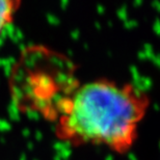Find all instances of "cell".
I'll list each match as a JSON object with an SVG mask.
<instances>
[{
    "instance_id": "1",
    "label": "cell",
    "mask_w": 160,
    "mask_h": 160,
    "mask_svg": "<svg viewBox=\"0 0 160 160\" xmlns=\"http://www.w3.org/2000/svg\"><path fill=\"white\" fill-rule=\"evenodd\" d=\"M142 108L127 89L106 82H89L79 88L63 127L67 134L84 142L112 147L129 145Z\"/></svg>"
},
{
    "instance_id": "2",
    "label": "cell",
    "mask_w": 160,
    "mask_h": 160,
    "mask_svg": "<svg viewBox=\"0 0 160 160\" xmlns=\"http://www.w3.org/2000/svg\"><path fill=\"white\" fill-rule=\"evenodd\" d=\"M32 79L37 95L50 98V96L54 92V83L52 78L46 74H39L36 77H32Z\"/></svg>"
},
{
    "instance_id": "3",
    "label": "cell",
    "mask_w": 160,
    "mask_h": 160,
    "mask_svg": "<svg viewBox=\"0 0 160 160\" xmlns=\"http://www.w3.org/2000/svg\"><path fill=\"white\" fill-rule=\"evenodd\" d=\"M15 2L0 0V30L6 22L9 21L15 11Z\"/></svg>"
},
{
    "instance_id": "4",
    "label": "cell",
    "mask_w": 160,
    "mask_h": 160,
    "mask_svg": "<svg viewBox=\"0 0 160 160\" xmlns=\"http://www.w3.org/2000/svg\"><path fill=\"white\" fill-rule=\"evenodd\" d=\"M132 86L134 88H137L138 91H140L142 94L149 92L153 86V80L148 77V76H140L139 79L132 81Z\"/></svg>"
},
{
    "instance_id": "5",
    "label": "cell",
    "mask_w": 160,
    "mask_h": 160,
    "mask_svg": "<svg viewBox=\"0 0 160 160\" xmlns=\"http://www.w3.org/2000/svg\"><path fill=\"white\" fill-rule=\"evenodd\" d=\"M33 105L36 106V109L38 111H44L47 109L48 107L52 106L51 104V101H50V98H47V97H43V96H39L37 95L36 99L33 100Z\"/></svg>"
},
{
    "instance_id": "6",
    "label": "cell",
    "mask_w": 160,
    "mask_h": 160,
    "mask_svg": "<svg viewBox=\"0 0 160 160\" xmlns=\"http://www.w3.org/2000/svg\"><path fill=\"white\" fill-rule=\"evenodd\" d=\"M54 108L57 112H60L63 116H69L72 110V100L68 98H63L62 102L57 104Z\"/></svg>"
},
{
    "instance_id": "7",
    "label": "cell",
    "mask_w": 160,
    "mask_h": 160,
    "mask_svg": "<svg viewBox=\"0 0 160 160\" xmlns=\"http://www.w3.org/2000/svg\"><path fill=\"white\" fill-rule=\"evenodd\" d=\"M8 118L12 121L14 122L20 121L21 117H20V107H19V104H17L14 101H11V103L8 106Z\"/></svg>"
},
{
    "instance_id": "8",
    "label": "cell",
    "mask_w": 160,
    "mask_h": 160,
    "mask_svg": "<svg viewBox=\"0 0 160 160\" xmlns=\"http://www.w3.org/2000/svg\"><path fill=\"white\" fill-rule=\"evenodd\" d=\"M16 28L17 27L15 26L12 21L6 22V23L2 26L1 30H0V37H1L3 40H6L8 38L11 39V38L14 36Z\"/></svg>"
},
{
    "instance_id": "9",
    "label": "cell",
    "mask_w": 160,
    "mask_h": 160,
    "mask_svg": "<svg viewBox=\"0 0 160 160\" xmlns=\"http://www.w3.org/2000/svg\"><path fill=\"white\" fill-rule=\"evenodd\" d=\"M12 101L16 102V103L19 105H20L25 99V95H24L23 91H22L21 86H19L17 84H14L12 86Z\"/></svg>"
},
{
    "instance_id": "10",
    "label": "cell",
    "mask_w": 160,
    "mask_h": 160,
    "mask_svg": "<svg viewBox=\"0 0 160 160\" xmlns=\"http://www.w3.org/2000/svg\"><path fill=\"white\" fill-rule=\"evenodd\" d=\"M12 79H14L15 82L17 83H23L25 78L27 76V70L24 68V67H21L19 66L16 68L14 74L12 75Z\"/></svg>"
},
{
    "instance_id": "11",
    "label": "cell",
    "mask_w": 160,
    "mask_h": 160,
    "mask_svg": "<svg viewBox=\"0 0 160 160\" xmlns=\"http://www.w3.org/2000/svg\"><path fill=\"white\" fill-rule=\"evenodd\" d=\"M70 76H71V74H69L68 72L59 71V72L56 73L55 76H54V82L56 83V85H58L62 88L63 86L67 84Z\"/></svg>"
},
{
    "instance_id": "12",
    "label": "cell",
    "mask_w": 160,
    "mask_h": 160,
    "mask_svg": "<svg viewBox=\"0 0 160 160\" xmlns=\"http://www.w3.org/2000/svg\"><path fill=\"white\" fill-rule=\"evenodd\" d=\"M49 60H50V62L52 63L54 67H56V68H59L60 71L67 72L66 65H65L66 58H60V57L57 56V55H52L49 58Z\"/></svg>"
},
{
    "instance_id": "13",
    "label": "cell",
    "mask_w": 160,
    "mask_h": 160,
    "mask_svg": "<svg viewBox=\"0 0 160 160\" xmlns=\"http://www.w3.org/2000/svg\"><path fill=\"white\" fill-rule=\"evenodd\" d=\"M53 150L55 151V153H59L62 152V150H66V149H72V142L70 140H65V142H55L53 143L52 146Z\"/></svg>"
},
{
    "instance_id": "14",
    "label": "cell",
    "mask_w": 160,
    "mask_h": 160,
    "mask_svg": "<svg viewBox=\"0 0 160 160\" xmlns=\"http://www.w3.org/2000/svg\"><path fill=\"white\" fill-rule=\"evenodd\" d=\"M25 113H26V117L28 119L31 121H40L42 118V114L40 111H38L36 108H31L30 106H26Z\"/></svg>"
},
{
    "instance_id": "15",
    "label": "cell",
    "mask_w": 160,
    "mask_h": 160,
    "mask_svg": "<svg viewBox=\"0 0 160 160\" xmlns=\"http://www.w3.org/2000/svg\"><path fill=\"white\" fill-rule=\"evenodd\" d=\"M117 16H118V18L121 19V20L123 21V22L128 20L129 17H128V8H127V5L124 4V5H122L121 8H118Z\"/></svg>"
},
{
    "instance_id": "16",
    "label": "cell",
    "mask_w": 160,
    "mask_h": 160,
    "mask_svg": "<svg viewBox=\"0 0 160 160\" xmlns=\"http://www.w3.org/2000/svg\"><path fill=\"white\" fill-rule=\"evenodd\" d=\"M142 51L143 53L146 54L147 56V59H151L153 56L155 55V52H154V48H153V46L151 44L149 43H146L143 44V48H142Z\"/></svg>"
},
{
    "instance_id": "17",
    "label": "cell",
    "mask_w": 160,
    "mask_h": 160,
    "mask_svg": "<svg viewBox=\"0 0 160 160\" xmlns=\"http://www.w3.org/2000/svg\"><path fill=\"white\" fill-rule=\"evenodd\" d=\"M23 39H24L23 31H22L20 28H16L14 36L11 38L12 42H14L15 44H19V43H21V42L23 41Z\"/></svg>"
},
{
    "instance_id": "18",
    "label": "cell",
    "mask_w": 160,
    "mask_h": 160,
    "mask_svg": "<svg viewBox=\"0 0 160 160\" xmlns=\"http://www.w3.org/2000/svg\"><path fill=\"white\" fill-rule=\"evenodd\" d=\"M63 98H65V97H63L62 94H60V92H54L53 94L50 96L51 104L54 105V106H56L57 104L62 102V100Z\"/></svg>"
},
{
    "instance_id": "19",
    "label": "cell",
    "mask_w": 160,
    "mask_h": 160,
    "mask_svg": "<svg viewBox=\"0 0 160 160\" xmlns=\"http://www.w3.org/2000/svg\"><path fill=\"white\" fill-rule=\"evenodd\" d=\"M46 19H47L48 23L50 25H52V26H58L60 24V20L58 19V17H56V16L53 14H47Z\"/></svg>"
},
{
    "instance_id": "20",
    "label": "cell",
    "mask_w": 160,
    "mask_h": 160,
    "mask_svg": "<svg viewBox=\"0 0 160 160\" xmlns=\"http://www.w3.org/2000/svg\"><path fill=\"white\" fill-rule=\"evenodd\" d=\"M129 71H130V74H131V77H132V81H135V80L139 79V77L142 76V74H140L139 70L137 69L136 66H130L129 68Z\"/></svg>"
},
{
    "instance_id": "21",
    "label": "cell",
    "mask_w": 160,
    "mask_h": 160,
    "mask_svg": "<svg viewBox=\"0 0 160 160\" xmlns=\"http://www.w3.org/2000/svg\"><path fill=\"white\" fill-rule=\"evenodd\" d=\"M12 130V125L4 119H0V132H8Z\"/></svg>"
},
{
    "instance_id": "22",
    "label": "cell",
    "mask_w": 160,
    "mask_h": 160,
    "mask_svg": "<svg viewBox=\"0 0 160 160\" xmlns=\"http://www.w3.org/2000/svg\"><path fill=\"white\" fill-rule=\"evenodd\" d=\"M55 154L59 155V157L62 158V160H69L72 156V149H66L62 150V152L55 153Z\"/></svg>"
},
{
    "instance_id": "23",
    "label": "cell",
    "mask_w": 160,
    "mask_h": 160,
    "mask_svg": "<svg viewBox=\"0 0 160 160\" xmlns=\"http://www.w3.org/2000/svg\"><path fill=\"white\" fill-rule=\"evenodd\" d=\"M138 26V22L136 20H132V19H128L124 22V27L126 28V29H133V28H135Z\"/></svg>"
},
{
    "instance_id": "24",
    "label": "cell",
    "mask_w": 160,
    "mask_h": 160,
    "mask_svg": "<svg viewBox=\"0 0 160 160\" xmlns=\"http://www.w3.org/2000/svg\"><path fill=\"white\" fill-rule=\"evenodd\" d=\"M44 112H45V116H46L48 119L54 120V119H55V117H56L57 111L55 110V108H54V107L50 106V107H48L47 109L44 111Z\"/></svg>"
},
{
    "instance_id": "25",
    "label": "cell",
    "mask_w": 160,
    "mask_h": 160,
    "mask_svg": "<svg viewBox=\"0 0 160 160\" xmlns=\"http://www.w3.org/2000/svg\"><path fill=\"white\" fill-rule=\"evenodd\" d=\"M152 28H153V30H154V32H155L156 36H159V34H160V21H159L158 18L155 19L154 24H153Z\"/></svg>"
},
{
    "instance_id": "26",
    "label": "cell",
    "mask_w": 160,
    "mask_h": 160,
    "mask_svg": "<svg viewBox=\"0 0 160 160\" xmlns=\"http://www.w3.org/2000/svg\"><path fill=\"white\" fill-rule=\"evenodd\" d=\"M3 73H4V76L5 77H11L12 75V66L11 65H8L5 66L4 68H3Z\"/></svg>"
},
{
    "instance_id": "27",
    "label": "cell",
    "mask_w": 160,
    "mask_h": 160,
    "mask_svg": "<svg viewBox=\"0 0 160 160\" xmlns=\"http://www.w3.org/2000/svg\"><path fill=\"white\" fill-rule=\"evenodd\" d=\"M132 96H133V99H135V100H139V99L142 98L143 94L140 91H138L137 88H132Z\"/></svg>"
},
{
    "instance_id": "28",
    "label": "cell",
    "mask_w": 160,
    "mask_h": 160,
    "mask_svg": "<svg viewBox=\"0 0 160 160\" xmlns=\"http://www.w3.org/2000/svg\"><path fill=\"white\" fill-rule=\"evenodd\" d=\"M70 37L73 41H78L80 39V30L79 29H74L71 31L70 33Z\"/></svg>"
},
{
    "instance_id": "29",
    "label": "cell",
    "mask_w": 160,
    "mask_h": 160,
    "mask_svg": "<svg viewBox=\"0 0 160 160\" xmlns=\"http://www.w3.org/2000/svg\"><path fill=\"white\" fill-rule=\"evenodd\" d=\"M150 60H151V62L154 63L155 67H157V68H159V67H160V56L158 55V54L155 53V55L153 56Z\"/></svg>"
},
{
    "instance_id": "30",
    "label": "cell",
    "mask_w": 160,
    "mask_h": 160,
    "mask_svg": "<svg viewBox=\"0 0 160 160\" xmlns=\"http://www.w3.org/2000/svg\"><path fill=\"white\" fill-rule=\"evenodd\" d=\"M69 4H70L69 0H62V1L59 2V5H60V8H62V11H66V9L68 8Z\"/></svg>"
},
{
    "instance_id": "31",
    "label": "cell",
    "mask_w": 160,
    "mask_h": 160,
    "mask_svg": "<svg viewBox=\"0 0 160 160\" xmlns=\"http://www.w3.org/2000/svg\"><path fill=\"white\" fill-rule=\"evenodd\" d=\"M96 11H97V12L99 15H104L105 14V6L103 4H98L97 5V8H96Z\"/></svg>"
},
{
    "instance_id": "32",
    "label": "cell",
    "mask_w": 160,
    "mask_h": 160,
    "mask_svg": "<svg viewBox=\"0 0 160 160\" xmlns=\"http://www.w3.org/2000/svg\"><path fill=\"white\" fill-rule=\"evenodd\" d=\"M9 65L8 59H6V57H0V69H3L5 66Z\"/></svg>"
},
{
    "instance_id": "33",
    "label": "cell",
    "mask_w": 160,
    "mask_h": 160,
    "mask_svg": "<svg viewBox=\"0 0 160 160\" xmlns=\"http://www.w3.org/2000/svg\"><path fill=\"white\" fill-rule=\"evenodd\" d=\"M34 137H36V140H37V142H41V140L43 139L44 135H43V133H42L40 130H37V131H36V133H34Z\"/></svg>"
},
{
    "instance_id": "34",
    "label": "cell",
    "mask_w": 160,
    "mask_h": 160,
    "mask_svg": "<svg viewBox=\"0 0 160 160\" xmlns=\"http://www.w3.org/2000/svg\"><path fill=\"white\" fill-rule=\"evenodd\" d=\"M137 58H138L139 60H147V56H146V54L143 53V51L142 50H140L137 52Z\"/></svg>"
},
{
    "instance_id": "35",
    "label": "cell",
    "mask_w": 160,
    "mask_h": 160,
    "mask_svg": "<svg viewBox=\"0 0 160 160\" xmlns=\"http://www.w3.org/2000/svg\"><path fill=\"white\" fill-rule=\"evenodd\" d=\"M151 5H152V8H154L157 12L160 11V3H159L158 0H154V1H152Z\"/></svg>"
},
{
    "instance_id": "36",
    "label": "cell",
    "mask_w": 160,
    "mask_h": 160,
    "mask_svg": "<svg viewBox=\"0 0 160 160\" xmlns=\"http://www.w3.org/2000/svg\"><path fill=\"white\" fill-rule=\"evenodd\" d=\"M22 135L24 137H29L30 136V130L28 129V128H24L23 130H22Z\"/></svg>"
},
{
    "instance_id": "37",
    "label": "cell",
    "mask_w": 160,
    "mask_h": 160,
    "mask_svg": "<svg viewBox=\"0 0 160 160\" xmlns=\"http://www.w3.org/2000/svg\"><path fill=\"white\" fill-rule=\"evenodd\" d=\"M127 157L129 160H138V158H137V156L134 154V153L132 152H129L128 153V155H127Z\"/></svg>"
},
{
    "instance_id": "38",
    "label": "cell",
    "mask_w": 160,
    "mask_h": 160,
    "mask_svg": "<svg viewBox=\"0 0 160 160\" xmlns=\"http://www.w3.org/2000/svg\"><path fill=\"white\" fill-rule=\"evenodd\" d=\"M26 146H27V150H29V151H32L33 150V142H27L26 143Z\"/></svg>"
},
{
    "instance_id": "39",
    "label": "cell",
    "mask_w": 160,
    "mask_h": 160,
    "mask_svg": "<svg viewBox=\"0 0 160 160\" xmlns=\"http://www.w3.org/2000/svg\"><path fill=\"white\" fill-rule=\"evenodd\" d=\"M94 26H95V28H96L97 30H101V29H102V25H101L100 22H98V21H96V22H95V25H94Z\"/></svg>"
},
{
    "instance_id": "40",
    "label": "cell",
    "mask_w": 160,
    "mask_h": 160,
    "mask_svg": "<svg viewBox=\"0 0 160 160\" xmlns=\"http://www.w3.org/2000/svg\"><path fill=\"white\" fill-rule=\"evenodd\" d=\"M142 4V0H135V1L133 2V5L135 6V8H138Z\"/></svg>"
},
{
    "instance_id": "41",
    "label": "cell",
    "mask_w": 160,
    "mask_h": 160,
    "mask_svg": "<svg viewBox=\"0 0 160 160\" xmlns=\"http://www.w3.org/2000/svg\"><path fill=\"white\" fill-rule=\"evenodd\" d=\"M105 160H114V157H113V155H111V154L107 155L106 157H105Z\"/></svg>"
},
{
    "instance_id": "42",
    "label": "cell",
    "mask_w": 160,
    "mask_h": 160,
    "mask_svg": "<svg viewBox=\"0 0 160 160\" xmlns=\"http://www.w3.org/2000/svg\"><path fill=\"white\" fill-rule=\"evenodd\" d=\"M67 53H68V55L70 57H73V55H74V53H73V50L72 49H68V51H67Z\"/></svg>"
},
{
    "instance_id": "43",
    "label": "cell",
    "mask_w": 160,
    "mask_h": 160,
    "mask_svg": "<svg viewBox=\"0 0 160 160\" xmlns=\"http://www.w3.org/2000/svg\"><path fill=\"white\" fill-rule=\"evenodd\" d=\"M4 42H5V40H3L1 37H0V49L2 48V46L4 45Z\"/></svg>"
},
{
    "instance_id": "44",
    "label": "cell",
    "mask_w": 160,
    "mask_h": 160,
    "mask_svg": "<svg viewBox=\"0 0 160 160\" xmlns=\"http://www.w3.org/2000/svg\"><path fill=\"white\" fill-rule=\"evenodd\" d=\"M19 160H27L26 155H25V154H21V156H20V158H19Z\"/></svg>"
},
{
    "instance_id": "45",
    "label": "cell",
    "mask_w": 160,
    "mask_h": 160,
    "mask_svg": "<svg viewBox=\"0 0 160 160\" xmlns=\"http://www.w3.org/2000/svg\"><path fill=\"white\" fill-rule=\"evenodd\" d=\"M53 160H62V158L59 157V155L55 154V155L53 156Z\"/></svg>"
},
{
    "instance_id": "46",
    "label": "cell",
    "mask_w": 160,
    "mask_h": 160,
    "mask_svg": "<svg viewBox=\"0 0 160 160\" xmlns=\"http://www.w3.org/2000/svg\"><path fill=\"white\" fill-rule=\"evenodd\" d=\"M154 109L156 110V111H158L159 110V106H158V104H154Z\"/></svg>"
},
{
    "instance_id": "47",
    "label": "cell",
    "mask_w": 160,
    "mask_h": 160,
    "mask_svg": "<svg viewBox=\"0 0 160 160\" xmlns=\"http://www.w3.org/2000/svg\"><path fill=\"white\" fill-rule=\"evenodd\" d=\"M0 142H1V143H5V138H4V137H0Z\"/></svg>"
},
{
    "instance_id": "48",
    "label": "cell",
    "mask_w": 160,
    "mask_h": 160,
    "mask_svg": "<svg viewBox=\"0 0 160 160\" xmlns=\"http://www.w3.org/2000/svg\"><path fill=\"white\" fill-rule=\"evenodd\" d=\"M108 26H109V27H112V22H111V21H109V22H108Z\"/></svg>"
},
{
    "instance_id": "49",
    "label": "cell",
    "mask_w": 160,
    "mask_h": 160,
    "mask_svg": "<svg viewBox=\"0 0 160 160\" xmlns=\"http://www.w3.org/2000/svg\"><path fill=\"white\" fill-rule=\"evenodd\" d=\"M83 47H84L85 49H88V44H84V46H83Z\"/></svg>"
},
{
    "instance_id": "50",
    "label": "cell",
    "mask_w": 160,
    "mask_h": 160,
    "mask_svg": "<svg viewBox=\"0 0 160 160\" xmlns=\"http://www.w3.org/2000/svg\"><path fill=\"white\" fill-rule=\"evenodd\" d=\"M34 160H38V159H34Z\"/></svg>"
}]
</instances>
